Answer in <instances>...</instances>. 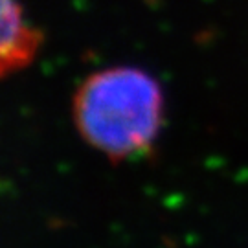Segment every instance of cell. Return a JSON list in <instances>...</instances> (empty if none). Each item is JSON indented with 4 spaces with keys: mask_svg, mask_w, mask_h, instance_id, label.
Instances as JSON below:
<instances>
[{
    "mask_svg": "<svg viewBox=\"0 0 248 248\" xmlns=\"http://www.w3.org/2000/svg\"><path fill=\"white\" fill-rule=\"evenodd\" d=\"M162 112L158 81L134 66L92 74L74 98L78 131L110 158H131L149 149L160 133Z\"/></svg>",
    "mask_w": 248,
    "mask_h": 248,
    "instance_id": "1",
    "label": "cell"
},
{
    "mask_svg": "<svg viewBox=\"0 0 248 248\" xmlns=\"http://www.w3.org/2000/svg\"><path fill=\"white\" fill-rule=\"evenodd\" d=\"M41 35L26 22L20 0H2V68L18 70L33 59Z\"/></svg>",
    "mask_w": 248,
    "mask_h": 248,
    "instance_id": "2",
    "label": "cell"
}]
</instances>
